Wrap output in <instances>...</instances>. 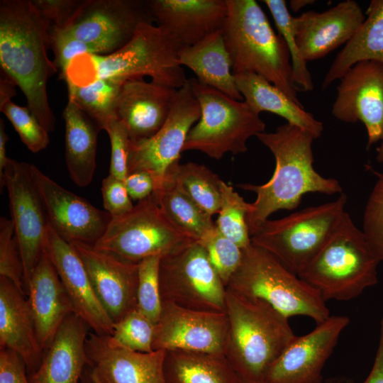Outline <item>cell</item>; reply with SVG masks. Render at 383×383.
Returning a JSON list of instances; mask_svg holds the SVG:
<instances>
[{
	"label": "cell",
	"mask_w": 383,
	"mask_h": 383,
	"mask_svg": "<svg viewBox=\"0 0 383 383\" xmlns=\"http://www.w3.org/2000/svg\"><path fill=\"white\" fill-rule=\"evenodd\" d=\"M148 4L157 26L180 49L222 30L228 14L226 0H152Z\"/></svg>",
	"instance_id": "603a6c76"
},
{
	"label": "cell",
	"mask_w": 383,
	"mask_h": 383,
	"mask_svg": "<svg viewBox=\"0 0 383 383\" xmlns=\"http://www.w3.org/2000/svg\"><path fill=\"white\" fill-rule=\"evenodd\" d=\"M234 77L243 101L253 111L277 114L287 123L308 131L315 139L321 136L323 123L265 78L252 72L234 74Z\"/></svg>",
	"instance_id": "f1b7e54d"
},
{
	"label": "cell",
	"mask_w": 383,
	"mask_h": 383,
	"mask_svg": "<svg viewBox=\"0 0 383 383\" xmlns=\"http://www.w3.org/2000/svg\"><path fill=\"white\" fill-rule=\"evenodd\" d=\"M192 241L167 219L152 192L131 211L111 217L94 246L122 260L138 264L149 257H163Z\"/></svg>",
	"instance_id": "30bf717a"
},
{
	"label": "cell",
	"mask_w": 383,
	"mask_h": 383,
	"mask_svg": "<svg viewBox=\"0 0 383 383\" xmlns=\"http://www.w3.org/2000/svg\"><path fill=\"white\" fill-rule=\"evenodd\" d=\"M164 371L167 383H238L240 379L221 354L167 350Z\"/></svg>",
	"instance_id": "1f68e13d"
},
{
	"label": "cell",
	"mask_w": 383,
	"mask_h": 383,
	"mask_svg": "<svg viewBox=\"0 0 383 383\" xmlns=\"http://www.w3.org/2000/svg\"><path fill=\"white\" fill-rule=\"evenodd\" d=\"M199 243L205 250L212 267L227 286L243 258V249L225 236L216 225Z\"/></svg>",
	"instance_id": "f35d334b"
},
{
	"label": "cell",
	"mask_w": 383,
	"mask_h": 383,
	"mask_svg": "<svg viewBox=\"0 0 383 383\" xmlns=\"http://www.w3.org/2000/svg\"><path fill=\"white\" fill-rule=\"evenodd\" d=\"M88 365L104 383H167L166 350L150 353L111 348L105 336L91 333L86 340Z\"/></svg>",
	"instance_id": "cb8c5ba5"
},
{
	"label": "cell",
	"mask_w": 383,
	"mask_h": 383,
	"mask_svg": "<svg viewBox=\"0 0 383 383\" xmlns=\"http://www.w3.org/2000/svg\"><path fill=\"white\" fill-rule=\"evenodd\" d=\"M179 50L162 28L143 22L120 49L106 55L75 57L62 78L67 84L82 87L99 79L126 81L148 76L155 83L179 89L188 79L179 62Z\"/></svg>",
	"instance_id": "3957f363"
},
{
	"label": "cell",
	"mask_w": 383,
	"mask_h": 383,
	"mask_svg": "<svg viewBox=\"0 0 383 383\" xmlns=\"http://www.w3.org/2000/svg\"><path fill=\"white\" fill-rule=\"evenodd\" d=\"M0 111L11 121L22 142L31 152H38L47 148L50 143L49 132L28 106H19L11 101Z\"/></svg>",
	"instance_id": "60d3db41"
},
{
	"label": "cell",
	"mask_w": 383,
	"mask_h": 383,
	"mask_svg": "<svg viewBox=\"0 0 383 383\" xmlns=\"http://www.w3.org/2000/svg\"><path fill=\"white\" fill-rule=\"evenodd\" d=\"M228 329L226 312L197 311L162 301L152 349L225 355Z\"/></svg>",
	"instance_id": "9a60e30c"
},
{
	"label": "cell",
	"mask_w": 383,
	"mask_h": 383,
	"mask_svg": "<svg viewBox=\"0 0 383 383\" xmlns=\"http://www.w3.org/2000/svg\"><path fill=\"white\" fill-rule=\"evenodd\" d=\"M25 366L16 353L1 348L0 383H30L26 376Z\"/></svg>",
	"instance_id": "c3c4849f"
},
{
	"label": "cell",
	"mask_w": 383,
	"mask_h": 383,
	"mask_svg": "<svg viewBox=\"0 0 383 383\" xmlns=\"http://www.w3.org/2000/svg\"><path fill=\"white\" fill-rule=\"evenodd\" d=\"M238 383H268L265 381H250V380H246L241 379L240 377L239 382Z\"/></svg>",
	"instance_id": "6f0895ef"
},
{
	"label": "cell",
	"mask_w": 383,
	"mask_h": 383,
	"mask_svg": "<svg viewBox=\"0 0 383 383\" xmlns=\"http://www.w3.org/2000/svg\"><path fill=\"white\" fill-rule=\"evenodd\" d=\"M366 14L362 24L332 62L322 82V89L340 79L359 62L383 64V0L371 1Z\"/></svg>",
	"instance_id": "4dcf8cb0"
},
{
	"label": "cell",
	"mask_w": 383,
	"mask_h": 383,
	"mask_svg": "<svg viewBox=\"0 0 383 383\" xmlns=\"http://www.w3.org/2000/svg\"><path fill=\"white\" fill-rule=\"evenodd\" d=\"M110 139L111 160L109 174L124 180L128 175V156L130 139L124 125L111 121L104 129Z\"/></svg>",
	"instance_id": "f6af8a7d"
},
{
	"label": "cell",
	"mask_w": 383,
	"mask_h": 383,
	"mask_svg": "<svg viewBox=\"0 0 383 383\" xmlns=\"http://www.w3.org/2000/svg\"><path fill=\"white\" fill-rule=\"evenodd\" d=\"M43 250L59 274L74 313L96 334L110 335L113 322L99 300L82 260L72 245L61 238L50 224Z\"/></svg>",
	"instance_id": "ffe728a7"
},
{
	"label": "cell",
	"mask_w": 383,
	"mask_h": 383,
	"mask_svg": "<svg viewBox=\"0 0 383 383\" xmlns=\"http://www.w3.org/2000/svg\"><path fill=\"white\" fill-rule=\"evenodd\" d=\"M178 58L182 66H186L196 74L200 84L243 101L236 86L222 30L193 45L181 48Z\"/></svg>",
	"instance_id": "83f0119b"
},
{
	"label": "cell",
	"mask_w": 383,
	"mask_h": 383,
	"mask_svg": "<svg viewBox=\"0 0 383 383\" xmlns=\"http://www.w3.org/2000/svg\"><path fill=\"white\" fill-rule=\"evenodd\" d=\"M226 4L228 14L222 31L233 74L255 73L301 104L288 48L261 6L255 0H226Z\"/></svg>",
	"instance_id": "5b68a950"
},
{
	"label": "cell",
	"mask_w": 383,
	"mask_h": 383,
	"mask_svg": "<svg viewBox=\"0 0 383 383\" xmlns=\"http://www.w3.org/2000/svg\"><path fill=\"white\" fill-rule=\"evenodd\" d=\"M167 219L192 240L200 242L216 224L209 215L171 183L153 192Z\"/></svg>",
	"instance_id": "836d02e7"
},
{
	"label": "cell",
	"mask_w": 383,
	"mask_h": 383,
	"mask_svg": "<svg viewBox=\"0 0 383 383\" xmlns=\"http://www.w3.org/2000/svg\"><path fill=\"white\" fill-rule=\"evenodd\" d=\"M28 304L39 343L46 350L74 310L59 274L43 252L26 286Z\"/></svg>",
	"instance_id": "d4e9b609"
},
{
	"label": "cell",
	"mask_w": 383,
	"mask_h": 383,
	"mask_svg": "<svg viewBox=\"0 0 383 383\" xmlns=\"http://www.w3.org/2000/svg\"><path fill=\"white\" fill-rule=\"evenodd\" d=\"M88 326L74 313L68 316L33 371L30 383H79L88 365Z\"/></svg>",
	"instance_id": "484cf974"
},
{
	"label": "cell",
	"mask_w": 383,
	"mask_h": 383,
	"mask_svg": "<svg viewBox=\"0 0 383 383\" xmlns=\"http://www.w3.org/2000/svg\"><path fill=\"white\" fill-rule=\"evenodd\" d=\"M377 160L379 162L383 163V140L380 145L377 148Z\"/></svg>",
	"instance_id": "9f6ffc18"
},
{
	"label": "cell",
	"mask_w": 383,
	"mask_h": 383,
	"mask_svg": "<svg viewBox=\"0 0 383 383\" xmlns=\"http://www.w3.org/2000/svg\"><path fill=\"white\" fill-rule=\"evenodd\" d=\"M379 261L345 211L328 241L299 276L323 299L349 301L378 282Z\"/></svg>",
	"instance_id": "8992f818"
},
{
	"label": "cell",
	"mask_w": 383,
	"mask_h": 383,
	"mask_svg": "<svg viewBox=\"0 0 383 383\" xmlns=\"http://www.w3.org/2000/svg\"><path fill=\"white\" fill-rule=\"evenodd\" d=\"M226 289L264 301L288 318L305 316L318 324L330 316L326 301L316 289L252 243L243 249L240 265Z\"/></svg>",
	"instance_id": "52a82bcc"
},
{
	"label": "cell",
	"mask_w": 383,
	"mask_h": 383,
	"mask_svg": "<svg viewBox=\"0 0 383 383\" xmlns=\"http://www.w3.org/2000/svg\"><path fill=\"white\" fill-rule=\"evenodd\" d=\"M347 196L310 206L277 220H267L250 237L251 243L274 256L299 276L331 236L344 213Z\"/></svg>",
	"instance_id": "ba28073f"
},
{
	"label": "cell",
	"mask_w": 383,
	"mask_h": 383,
	"mask_svg": "<svg viewBox=\"0 0 383 383\" xmlns=\"http://www.w3.org/2000/svg\"><path fill=\"white\" fill-rule=\"evenodd\" d=\"M226 313V358L241 379L265 381L270 366L296 336L289 318L264 301L228 289Z\"/></svg>",
	"instance_id": "277c9868"
},
{
	"label": "cell",
	"mask_w": 383,
	"mask_h": 383,
	"mask_svg": "<svg viewBox=\"0 0 383 383\" xmlns=\"http://www.w3.org/2000/svg\"><path fill=\"white\" fill-rule=\"evenodd\" d=\"M50 23L30 0L0 1V65L20 87L28 107L48 131L55 118L48 101L47 83L57 69L50 60Z\"/></svg>",
	"instance_id": "7a4b0ae2"
},
{
	"label": "cell",
	"mask_w": 383,
	"mask_h": 383,
	"mask_svg": "<svg viewBox=\"0 0 383 383\" xmlns=\"http://www.w3.org/2000/svg\"><path fill=\"white\" fill-rule=\"evenodd\" d=\"M256 137L273 154L275 168L264 184L238 185L257 196L246 218L250 237L274 212L296 209L305 194L342 193L336 179L324 177L315 170L312 145L316 139L308 131L287 123Z\"/></svg>",
	"instance_id": "6da1fadb"
},
{
	"label": "cell",
	"mask_w": 383,
	"mask_h": 383,
	"mask_svg": "<svg viewBox=\"0 0 383 383\" xmlns=\"http://www.w3.org/2000/svg\"><path fill=\"white\" fill-rule=\"evenodd\" d=\"M121 79L105 78L97 79L82 87L67 84L68 98L104 130L116 119L114 108L123 84Z\"/></svg>",
	"instance_id": "e575fe53"
},
{
	"label": "cell",
	"mask_w": 383,
	"mask_h": 383,
	"mask_svg": "<svg viewBox=\"0 0 383 383\" xmlns=\"http://www.w3.org/2000/svg\"><path fill=\"white\" fill-rule=\"evenodd\" d=\"M377 177L368 197L364 215L362 233L372 251L383 262V173L372 170Z\"/></svg>",
	"instance_id": "7bdbcfd3"
},
{
	"label": "cell",
	"mask_w": 383,
	"mask_h": 383,
	"mask_svg": "<svg viewBox=\"0 0 383 383\" xmlns=\"http://www.w3.org/2000/svg\"><path fill=\"white\" fill-rule=\"evenodd\" d=\"M155 328V324L136 308L113 323L112 333L105 336L106 342L111 348L150 353Z\"/></svg>",
	"instance_id": "8d00e7d4"
},
{
	"label": "cell",
	"mask_w": 383,
	"mask_h": 383,
	"mask_svg": "<svg viewBox=\"0 0 383 383\" xmlns=\"http://www.w3.org/2000/svg\"><path fill=\"white\" fill-rule=\"evenodd\" d=\"M221 181L218 176L205 165L191 162L180 164L179 161L169 169L162 184H172L212 216L218 213L221 207Z\"/></svg>",
	"instance_id": "d6a6232c"
},
{
	"label": "cell",
	"mask_w": 383,
	"mask_h": 383,
	"mask_svg": "<svg viewBox=\"0 0 383 383\" xmlns=\"http://www.w3.org/2000/svg\"><path fill=\"white\" fill-rule=\"evenodd\" d=\"M124 183L131 199L138 201L148 197L155 190L152 177L145 171L129 173Z\"/></svg>",
	"instance_id": "681fc988"
},
{
	"label": "cell",
	"mask_w": 383,
	"mask_h": 383,
	"mask_svg": "<svg viewBox=\"0 0 383 383\" xmlns=\"http://www.w3.org/2000/svg\"><path fill=\"white\" fill-rule=\"evenodd\" d=\"M0 277L11 281L26 294L23 266L18 240L11 219L0 218Z\"/></svg>",
	"instance_id": "b9f144b4"
},
{
	"label": "cell",
	"mask_w": 383,
	"mask_h": 383,
	"mask_svg": "<svg viewBox=\"0 0 383 383\" xmlns=\"http://www.w3.org/2000/svg\"><path fill=\"white\" fill-rule=\"evenodd\" d=\"M350 319L330 316L301 336H295L269 368L268 383H323L322 371Z\"/></svg>",
	"instance_id": "e0dca14e"
},
{
	"label": "cell",
	"mask_w": 383,
	"mask_h": 383,
	"mask_svg": "<svg viewBox=\"0 0 383 383\" xmlns=\"http://www.w3.org/2000/svg\"><path fill=\"white\" fill-rule=\"evenodd\" d=\"M365 19L360 5L346 0L323 12L309 11L294 17L298 48L307 62L325 57L355 34Z\"/></svg>",
	"instance_id": "7402d4cb"
},
{
	"label": "cell",
	"mask_w": 383,
	"mask_h": 383,
	"mask_svg": "<svg viewBox=\"0 0 383 383\" xmlns=\"http://www.w3.org/2000/svg\"><path fill=\"white\" fill-rule=\"evenodd\" d=\"M162 301L203 311L226 312V287L204 248L192 241L161 257Z\"/></svg>",
	"instance_id": "8fae6325"
},
{
	"label": "cell",
	"mask_w": 383,
	"mask_h": 383,
	"mask_svg": "<svg viewBox=\"0 0 383 383\" xmlns=\"http://www.w3.org/2000/svg\"><path fill=\"white\" fill-rule=\"evenodd\" d=\"M190 79L201 117L189 132L182 152L198 150L215 160L228 152H245L248 140L265 132L266 126L260 114L244 101L201 84L196 78Z\"/></svg>",
	"instance_id": "9c48e42d"
},
{
	"label": "cell",
	"mask_w": 383,
	"mask_h": 383,
	"mask_svg": "<svg viewBox=\"0 0 383 383\" xmlns=\"http://www.w3.org/2000/svg\"><path fill=\"white\" fill-rule=\"evenodd\" d=\"M221 207L216 226L228 238L243 249L251 244L246 218L252 203L246 202L232 186L220 183Z\"/></svg>",
	"instance_id": "d590c367"
},
{
	"label": "cell",
	"mask_w": 383,
	"mask_h": 383,
	"mask_svg": "<svg viewBox=\"0 0 383 383\" xmlns=\"http://www.w3.org/2000/svg\"><path fill=\"white\" fill-rule=\"evenodd\" d=\"M9 137L5 132L4 122L0 119V182L3 179L4 171L9 157H6V143Z\"/></svg>",
	"instance_id": "f5cc1de1"
},
{
	"label": "cell",
	"mask_w": 383,
	"mask_h": 383,
	"mask_svg": "<svg viewBox=\"0 0 383 383\" xmlns=\"http://www.w3.org/2000/svg\"><path fill=\"white\" fill-rule=\"evenodd\" d=\"M161 257L152 256L138 263L137 309L154 324L158 322L162 309L159 282Z\"/></svg>",
	"instance_id": "ab89813d"
},
{
	"label": "cell",
	"mask_w": 383,
	"mask_h": 383,
	"mask_svg": "<svg viewBox=\"0 0 383 383\" xmlns=\"http://www.w3.org/2000/svg\"><path fill=\"white\" fill-rule=\"evenodd\" d=\"M332 114L344 123H364L367 148L383 140V64L362 61L340 79Z\"/></svg>",
	"instance_id": "ac0fdd59"
},
{
	"label": "cell",
	"mask_w": 383,
	"mask_h": 383,
	"mask_svg": "<svg viewBox=\"0 0 383 383\" xmlns=\"http://www.w3.org/2000/svg\"><path fill=\"white\" fill-rule=\"evenodd\" d=\"M50 46L55 55L54 64L62 77L72 61L85 54L101 55V51L75 38L67 28L52 26L49 34Z\"/></svg>",
	"instance_id": "ee69618b"
},
{
	"label": "cell",
	"mask_w": 383,
	"mask_h": 383,
	"mask_svg": "<svg viewBox=\"0 0 383 383\" xmlns=\"http://www.w3.org/2000/svg\"><path fill=\"white\" fill-rule=\"evenodd\" d=\"M30 171L50 226L69 243L94 245L104 233L111 216L65 189L35 165L30 164Z\"/></svg>",
	"instance_id": "2e32d148"
},
{
	"label": "cell",
	"mask_w": 383,
	"mask_h": 383,
	"mask_svg": "<svg viewBox=\"0 0 383 383\" xmlns=\"http://www.w3.org/2000/svg\"><path fill=\"white\" fill-rule=\"evenodd\" d=\"M178 89L146 82L143 77L123 84L114 108L116 120L128 132L131 143H138L155 135L167 120Z\"/></svg>",
	"instance_id": "44dd1931"
},
{
	"label": "cell",
	"mask_w": 383,
	"mask_h": 383,
	"mask_svg": "<svg viewBox=\"0 0 383 383\" xmlns=\"http://www.w3.org/2000/svg\"><path fill=\"white\" fill-rule=\"evenodd\" d=\"M274 19L279 34L284 40L290 53L292 77L294 84L304 91H311L313 83L311 75L302 58L296 42L294 17L290 14L284 0H263Z\"/></svg>",
	"instance_id": "74e56055"
},
{
	"label": "cell",
	"mask_w": 383,
	"mask_h": 383,
	"mask_svg": "<svg viewBox=\"0 0 383 383\" xmlns=\"http://www.w3.org/2000/svg\"><path fill=\"white\" fill-rule=\"evenodd\" d=\"M200 117V105L188 79L178 89L170 114L160 130L146 140L129 143L128 174L145 171L152 177L155 190L158 189L169 169L179 161L188 133Z\"/></svg>",
	"instance_id": "7c38bea8"
},
{
	"label": "cell",
	"mask_w": 383,
	"mask_h": 383,
	"mask_svg": "<svg viewBox=\"0 0 383 383\" xmlns=\"http://www.w3.org/2000/svg\"><path fill=\"white\" fill-rule=\"evenodd\" d=\"M40 15L53 23L52 26L65 28L80 1L74 0H30Z\"/></svg>",
	"instance_id": "7dc6e473"
},
{
	"label": "cell",
	"mask_w": 383,
	"mask_h": 383,
	"mask_svg": "<svg viewBox=\"0 0 383 383\" xmlns=\"http://www.w3.org/2000/svg\"><path fill=\"white\" fill-rule=\"evenodd\" d=\"M82 260L96 296L113 323L137 308L138 264L82 242L70 243Z\"/></svg>",
	"instance_id": "d6986e66"
},
{
	"label": "cell",
	"mask_w": 383,
	"mask_h": 383,
	"mask_svg": "<svg viewBox=\"0 0 383 383\" xmlns=\"http://www.w3.org/2000/svg\"><path fill=\"white\" fill-rule=\"evenodd\" d=\"M79 383H104L97 377L91 367L89 365V369H85Z\"/></svg>",
	"instance_id": "db71d44e"
},
{
	"label": "cell",
	"mask_w": 383,
	"mask_h": 383,
	"mask_svg": "<svg viewBox=\"0 0 383 383\" xmlns=\"http://www.w3.org/2000/svg\"><path fill=\"white\" fill-rule=\"evenodd\" d=\"M65 123V161L71 179L79 187L88 186L96 169L99 125L71 99L63 112Z\"/></svg>",
	"instance_id": "f546056e"
},
{
	"label": "cell",
	"mask_w": 383,
	"mask_h": 383,
	"mask_svg": "<svg viewBox=\"0 0 383 383\" xmlns=\"http://www.w3.org/2000/svg\"><path fill=\"white\" fill-rule=\"evenodd\" d=\"M25 295L6 277H0V345L16 353L34 371L43 351Z\"/></svg>",
	"instance_id": "4316f807"
},
{
	"label": "cell",
	"mask_w": 383,
	"mask_h": 383,
	"mask_svg": "<svg viewBox=\"0 0 383 383\" xmlns=\"http://www.w3.org/2000/svg\"><path fill=\"white\" fill-rule=\"evenodd\" d=\"M362 383H383V318L380 321L379 343L374 363Z\"/></svg>",
	"instance_id": "f907efd6"
},
{
	"label": "cell",
	"mask_w": 383,
	"mask_h": 383,
	"mask_svg": "<svg viewBox=\"0 0 383 383\" xmlns=\"http://www.w3.org/2000/svg\"><path fill=\"white\" fill-rule=\"evenodd\" d=\"M101 194L104 207L111 217L124 215L134 207L124 180L110 174L102 180Z\"/></svg>",
	"instance_id": "bcb514c9"
},
{
	"label": "cell",
	"mask_w": 383,
	"mask_h": 383,
	"mask_svg": "<svg viewBox=\"0 0 383 383\" xmlns=\"http://www.w3.org/2000/svg\"><path fill=\"white\" fill-rule=\"evenodd\" d=\"M15 81L5 72H0V109L16 94Z\"/></svg>",
	"instance_id": "816d5d0a"
},
{
	"label": "cell",
	"mask_w": 383,
	"mask_h": 383,
	"mask_svg": "<svg viewBox=\"0 0 383 383\" xmlns=\"http://www.w3.org/2000/svg\"><path fill=\"white\" fill-rule=\"evenodd\" d=\"M313 0H291L289 3L290 9L294 12H298L304 7L313 4Z\"/></svg>",
	"instance_id": "11a10c76"
},
{
	"label": "cell",
	"mask_w": 383,
	"mask_h": 383,
	"mask_svg": "<svg viewBox=\"0 0 383 383\" xmlns=\"http://www.w3.org/2000/svg\"><path fill=\"white\" fill-rule=\"evenodd\" d=\"M153 20L148 3L87 0L80 1L65 28L106 55L126 45L141 23H152Z\"/></svg>",
	"instance_id": "5bb4252c"
},
{
	"label": "cell",
	"mask_w": 383,
	"mask_h": 383,
	"mask_svg": "<svg viewBox=\"0 0 383 383\" xmlns=\"http://www.w3.org/2000/svg\"><path fill=\"white\" fill-rule=\"evenodd\" d=\"M30 165L9 158L0 182L8 192L11 221L18 240L26 286L43 252L48 220L32 179Z\"/></svg>",
	"instance_id": "4fadbf2b"
}]
</instances>
